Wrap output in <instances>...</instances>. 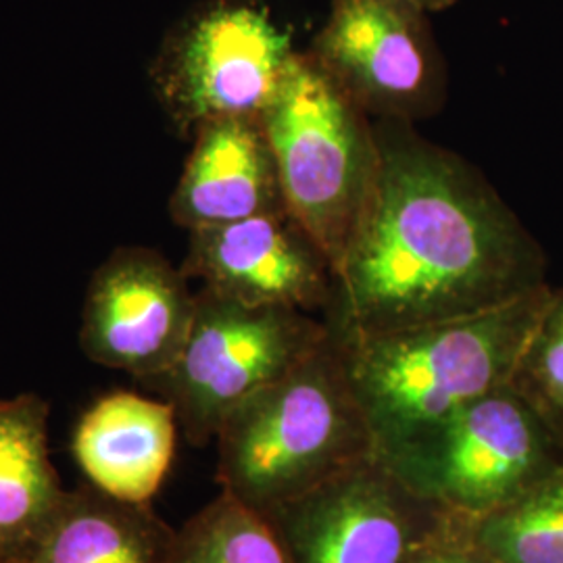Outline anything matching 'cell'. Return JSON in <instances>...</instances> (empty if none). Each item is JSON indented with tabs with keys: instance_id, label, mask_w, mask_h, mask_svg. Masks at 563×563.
<instances>
[{
	"instance_id": "1",
	"label": "cell",
	"mask_w": 563,
	"mask_h": 563,
	"mask_svg": "<svg viewBox=\"0 0 563 563\" xmlns=\"http://www.w3.org/2000/svg\"><path fill=\"white\" fill-rule=\"evenodd\" d=\"M374 128L376 178L323 313L336 341L483 313L547 284L541 244L474 165L409 121Z\"/></svg>"
},
{
	"instance_id": "2",
	"label": "cell",
	"mask_w": 563,
	"mask_h": 563,
	"mask_svg": "<svg viewBox=\"0 0 563 563\" xmlns=\"http://www.w3.org/2000/svg\"><path fill=\"white\" fill-rule=\"evenodd\" d=\"M551 286L483 313L339 341L374 451L388 457L511 383Z\"/></svg>"
},
{
	"instance_id": "3",
	"label": "cell",
	"mask_w": 563,
	"mask_h": 563,
	"mask_svg": "<svg viewBox=\"0 0 563 563\" xmlns=\"http://www.w3.org/2000/svg\"><path fill=\"white\" fill-rule=\"evenodd\" d=\"M213 443L223 493L263 516L376 455L334 336L239 405Z\"/></svg>"
},
{
	"instance_id": "4",
	"label": "cell",
	"mask_w": 563,
	"mask_h": 563,
	"mask_svg": "<svg viewBox=\"0 0 563 563\" xmlns=\"http://www.w3.org/2000/svg\"><path fill=\"white\" fill-rule=\"evenodd\" d=\"M262 121L286 211L336 269L376 178L374 120L309 51H297Z\"/></svg>"
},
{
	"instance_id": "5",
	"label": "cell",
	"mask_w": 563,
	"mask_h": 563,
	"mask_svg": "<svg viewBox=\"0 0 563 563\" xmlns=\"http://www.w3.org/2000/svg\"><path fill=\"white\" fill-rule=\"evenodd\" d=\"M332 339L320 316L197 290L190 332L174 365L144 383L176 411L186 441L207 446L225 418Z\"/></svg>"
},
{
	"instance_id": "6",
	"label": "cell",
	"mask_w": 563,
	"mask_h": 563,
	"mask_svg": "<svg viewBox=\"0 0 563 563\" xmlns=\"http://www.w3.org/2000/svg\"><path fill=\"white\" fill-rule=\"evenodd\" d=\"M380 460L423 501L474 522L541 483L563 449L509 383Z\"/></svg>"
},
{
	"instance_id": "7",
	"label": "cell",
	"mask_w": 563,
	"mask_h": 563,
	"mask_svg": "<svg viewBox=\"0 0 563 563\" xmlns=\"http://www.w3.org/2000/svg\"><path fill=\"white\" fill-rule=\"evenodd\" d=\"M297 55L290 34L253 0H213L165 42L155 67L163 107L181 132L223 118H262Z\"/></svg>"
},
{
	"instance_id": "8",
	"label": "cell",
	"mask_w": 563,
	"mask_h": 563,
	"mask_svg": "<svg viewBox=\"0 0 563 563\" xmlns=\"http://www.w3.org/2000/svg\"><path fill=\"white\" fill-rule=\"evenodd\" d=\"M309 55L372 120L413 123L443 104V59L409 0H332Z\"/></svg>"
},
{
	"instance_id": "9",
	"label": "cell",
	"mask_w": 563,
	"mask_h": 563,
	"mask_svg": "<svg viewBox=\"0 0 563 563\" xmlns=\"http://www.w3.org/2000/svg\"><path fill=\"white\" fill-rule=\"evenodd\" d=\"M265 518L295 563H407L453 516L374 455Z\"/></svg>"
},
{
	"instance_id": "10",
	"label": "cell",
	"mask_w": 563,
	"mask_h": 563,
	"mask_svg": "<svg viewBox=\"0 0 563 563\" xmlns=\"http://www.w3.org/2000/svg\"><path fill=\"white\" fill-rule=\"evenodd\" d=\"M197 292L181 269L151 249H120L95 272L81 307L80 346L90 362L139 383L180 355Z\"/></svg>"
},
{
	"instance_id": "11",
	"label": "cell",
	"mask_w": 563,
	"mask_h": 563,
	"mask_svg": "<svg viewBox=\"0 0 563 563\" xmlns=\"http://www.w3.org/2000/svg\"><path fill=\"white\" fill-rule=\"evenodd\" d=\"M188 280L216 295L320 316L332 301L334 267L288 211L190 230Z\"/></svg>"
},
{
	"instance_id": "12",
	"label": "cell",
	"mask_w": 563,
	"mask_h": 563,
	"mask_svg": "<svg viewBox=\"0 0 563 563\" xmlns=\"http://www.w3.org/2000/svg\"><path fill=\"white\" fill-rule=\"evenodd\" d=\"M286 211L262 118H223L195 130V144L169 201L190 230Z\"/></svg>"
},
{
	"instance_id": "13",
	"label": "cell",
	"mask_w": 563,
	"mask_h": 563,
	"mask_svg": "<svg viewBox=\"0 0 563 563\" xmlns=\"http://www.w3.org/2000/svg\"><path fill=\"white\" fill-rule=\"evenodd\" d=\"M178 420L163 399L115 390L76 423L71 451L86 483L128 504H151L174 462Z\"/></svg>"
},
{
	"instance_id": "14",
	"label": "cell",
	"mask_w": 563,
	"mask_h": 563,
	"mask_svg": "<svg viewBox=\"0 0 563 563\" xmlns=\"http://www.w3.org/2000/svg\"><path fill=\"white\" fill-rule=\"evenodd\" d=\"M51 405L36 393L0 399V563H23L67 490L51 457Z\"/></svg>"
},
{
	"instance_id": "15",
	"label": "cell",
	"mask_w": 563,
	"mask_h": 563,
	"mask_svg": "<svg viewBox=\"0 0 563 563\" xmlns=\"http://www.w3.org/2000/svg\"><path fill=\"white\" fill-rule=\"evenodd\" d=\"M176 530L151 504H128L90 484L67 490L23 563H169Z\"/></svg>"
},
{
	"instance_id": "16",
	"label": "cell",
	"mask_w": 563,
	"mask_h": 563,
	"mask_svg": "<svg viewBox=\"0 0 563 563\" xmlns=\"http://www.w3.org/2000/svg\"><path fill=\"white\" fill-rule=\"evenodd\" d=\"M465 526L495 563H563V460L520 499Z\"/></svg>"
},
{
	"instance_id": "17",
	"label": "cell",
	"mask_w": 563,
	"mask_h": 563,
	"mask_svg": "<svg viewBox=\"0 0 563 563\" xmlns=\"http://www.w3.org/2000/svg\"><path fill=\"white\" fill-rule=\"evenodd\" d=\"M169 563H295L276 526L220 493L176 530Z\"/></svg>"
},
{
	"instance_id": "18",
	"label": "cell",
	"mask_w": 563,
	"mask_h": 563,
	"mask_svg": "<svg viewBox=\"0 0 563 563\" xmlns=\"http://www.w3.org/2000/svg\"><path fill=\"white\" fill-rule=\"evenodd\" d=\"M511 386L541 416L563 449V288L551 290Z\"/></svg>"
},
{
	"instance_id": "19",
	"label": "cell",
	"mask_w": 563,
	"mask_h": 563,
	"mask_svg": "<svg viewBox=\"0 0 563 563\" xmlns=\"http://www.w3.org/2000/svg\"><path fill=\"white\" fill-rule=\"evenodd\" d=\"M407 563H495L472 541L463 520L451 518Z\"/></svg>"
},
{
	"instance_id": "20",
	"label": "cell",
	"mask_w": 563,
	"mask_h": 563,
	"mask_svg": "<svg viewBox=\"0 0 563 563\" xmlns=\"http://www.w3.org/2000/svg\"><path fill=\"white\" fill-rule=\"evenodd\" d=\"M409 2L426 13H432V11H444V9L453 7L457 0H409Z\"/></svg>"
}]
</instances>
